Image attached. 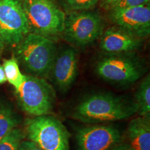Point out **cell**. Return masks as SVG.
<instances>
[{
	"label": "cell",
	"instance_id": "obj_1",
	"mask_svg": "<svg viewBox=\"0 0 150 150\" xmlns=\"http://www.w3.org/2000/svg\"><path fill=\"white\" fill-rule=\"evenodd\" d=\"M136 112L134 103L111 93H97L79 103L71 116L84 123H101L128 119Z\"/></svg>",
	"mask_w": 150,
	"mask_h": 150
},
{
	"label": "cell",
	"instance_id": "obj_2",
	"mask_svg": "<svg viewBox=\"0 0 150 150\" xmlns=\"http://www.w3.org/2000/svg\"><path fill=\"white\" fill-rule=\"evenodd\" d=\"M57 52L54 40L29 33L14 46L13 56L27 74L46 79Z\"/></svg>",
	"mask_w": 150,
	"mask_h": 150
},
{
	"label": "cell",
	"instance_id": "obj_3",
	"mask_svg": "<svg viewBox=\"0 0 150 150\" xmlns=\"http://www.w3.org/2000/svg\"><path fill=\"white\" fill-rule=\"evenodd\" d=\"M21 6L29 33L55 40L61 36L65 13L55 0H17Z\"/></svg>",
	"mask_w": 150,
	"mask_h": 150
},
{
	"label": "cell",
	"instance_id": "obj_4",
	"mask_svg": "<svg viewBox=\"0 0 150 150\" xmlns=\"http://www.w3.org/2000/svg\"><path fill=\"white\" fill-rule=\"evenodd\" d=\"M95 69L103 80L120 86L138 81L146 72L143 61L135 52L104 54L97 60Z\"/></svg>",
	"mask_w": 150,
	"mask_h": 150
},
{
	"label": "cell",
	"instance_id": "obj_5",
	"mask_svg": "<svg viewBox=\"0 0 150 150\" xmlns=\"http://www.w3.org/2000/svg\"><path fill=\"white\" fill-rule=\"evenodd\" d=\"M102 16L93 10L65 14L61 38L71 45L83 48L99 39L104 31Z\"/></svg>",
	"mask_w": 150,
	"mask_h": 150
},
{
	"label": "cell",
	"instance_id": "obj_6",
	"mask_svg": "<svg viewBox=\"0 0 150 150\" xmlns=\"http://www.w3.org/2000/svg\"><path fill=\"white\" fill-rule=\"evenodd\" d=\"M25 135L43 150H70V134L57 118L50 115L28 119Z\"/></svg>",
	"mask_w": 150,
	"mask_h": 150
},
{
	"label": "cell",
	"instance_id": "obj_7",
	"mask_svg": "<svg viewBox=\"0 0 150 150\" xmlns=\"http://www.w3.org/2000/svg\"><path fill=\"white\" fill-rule=\"evenodd\" d=\"M16 95L23 111L33 117L49 115L56 102L54 88L45 79L26 74V79Z\"/></svg>",
	"mask_w": 150,
	"mask_h": 150
},
{
	"label": "cell",
	"instance_id": "obj_8",
	"mask_svg": "<svg viewBox=\"0 0 150 150\" xmlns=\"http://www.w3.org/2000/svg\"><path fill=\"white\" fill-rule=\"evenodd\" d=\"M29 33L21 6L17 0H0V35L5 45L15 46Z\"/></svg>",
	"mask_w": 150,
	"mask_h": 150
},
{
	"label": "cell",
	"instance_id": "obj_9",
	"mask_svg": "<svg viewBox=\"0 0 150 150\" xmlns=\"http://www.w3.org/2000/svg\"><path fill=\"white\" fill-rule=\"evenodd\" d=\"M79 150H110L121 143L120 131L112 125H91L78 130Z\"/></svg>",
	"mask_w": 150,
	"mask_h": 150
},
{
	"label": "cell",
	"instance_id": "obj_10",
	"mask_svg": "<svg viewBox=\"0 0 150 150\" xmlns=\"http://www.w3.org/2000/svg\"><path fill=\"white\" fill-rule=\"evenodd\" d=\"M108 18L114 25L131 34L145 39L150 34L149 4L134 8L108 11Z\"/></svg>",
	"mask_w": 150,
	"mask_h": 150
},
{
	"label": "cell",
	"instance_id": "obj_11",
	"mask_svg": "<svg viewBox=\"0 0 150 150\" xmlns=\"http://www.w3.org/2000/svg\"><path fill=\"white\" fill-rule=\"evenodd\" d=\"M78 74V54L67 47L58 50L48 79L61 93H66L74 84Z\"/></svg>",
	"mask_w": 150,
	"mask_h": 150
},
{
	"label": "cell",
	"instance_id": "obj_12",
	"mask_svg": "<svg viewBox=\"0 0 150 150\" xmlns=\"http://www.w3.org/2000/svg\"><path fill=\"white\" fill-rule=\"evenodd\" d=\"M99 40V48L104 54L134 53L140 50L144 44L143 38L115 25L104 30Z\"/></svg>",
	"mask_w": 150,
	"mask_h": 150
},
{
	"label": "cell",
	"instance_id": "obj_13",
	"mask_svg": "<svg viewBox=\"0 0 150 150\" xmlns=\"http://www.w3.org/2000/svg\"><path fill=\"white\" fill-rule=\"evenodd\" d=\"M128 145L134 150H150V116H139L129 122L126 131Z\"/></svg>",
	"mask_w": 150,
	"mask_h": 150
},
{
	"label": "cell",
	"instance_id": "obj_14",
	"mask_svg": "<svg viewBox=\"0 0 150 150\" xmlns=\"http://www.w3.org/2000/svg\"><path fill=\"white\" fill-rule=\"evenodd\" d=\"M135 106L140 116H150V76L142 81L135 95Z\"/></svg>",
	"mask_w": 150,
	"mask_h": 150
},
{
	"label": "cell",
	"instance_id": "obj_15",
	"mask_svg": "<svg viewBox=\"0 0 150 150\" xmlns=\"http://www.w3.org/2000/svg\"><path fill=\"white\" fill-rule=\"evenodd\" d=\"M2 66L6 81L16 91H18L26 79V74H23L20 71L18 61L14 56L11 59H4Z\"/></svg>",
	"mask_w": 150,
	"mask_h": 150
},
{
	"label": "cell",
	"instance_id": "obj_16",
	"mask_svg": "<svg viewBox=\"0 0 150 150\" xmlns=\"http://www.w3.org/2000/svg\"><path fill=\"white\" fill-rule=\"evenodd\" d=\"M19 120L15 112L6 105L0 104V140L16 128Z\"/></svg>",
	"mask_w": 150,
	"mask_h": 150
},
{
	"label": "cell",
	"instance_id": "obj_17",
	"mask_svg": "<svg viewBox=\"0 0 150 150\" xmlns=\"http://www.w3.org/2000/svg\"><path fill=\"white\" fill-rule=\"evenodd\" d=\"M99 0H57L58 4L65 13L93 10Z\"/></svg>",
	"mask_w": 150,
	"mask_h": 150
},
{
	"label": "cell",
	"instance_id": "obj_18",
	"mask_svg": "<svg viewBox=\"0 0 150 150\" xmlns=\"http://www.w3.org/2000/svg\"><path fill=\"white\" fill-rule=\"evenodd\" d=\"M22 129L15 128L0 140V150H19L24 138Z\"/></svg>",
	"mask_w": 150,
	"mask_h": 150
},
{
	"label": "cell",
	"instance_id": "obj_19",
	"mask_svg": "<svg viewBox=\"0 0 150 150\" xmlns=\"http://www.w3.org/2000/svg\"><path fill=\"white\" fill-rule=\"evenodd\" d=\"M149 1L150 0H119L115 5L112 6L110 10L108 11L141 6L149 4Z\"/></svg>",
	"mask_w": 150,
	"mask_h": 150
},
{
	"label": "cell",
	"instance_id": "obj_20",
	"mask_svg": "<svg viewBox=\"0 0 150 150\" xmlns=\"http://www.w3.org/2000/svg\"><path fill=\"white\" fill-rule=\"evenodd\" d=\"M19 150H43L38 146L29 140H23Z\"/></svg>",
	"mask_w": 150,
	"mask_h": 150
},
{
	"label": "cell",
	"instance_id": "obj_21",
	"mask_svg": "<svg viewBox=\"0 0 150 150\" xmlns=\"http://www.w3.org/2000/svg\"><path fill=\"white\" fill-rule=\"evenodd\" d=\"M119 0H99V6L106 11H110L112 6L115 5Z\"/></svg>",
	"mask_w": 150,
	"mask_h": 150
},
{
	"label": "cell",
	"instance_id": "obj_22",
	"mask_svg": "<svg viewBox=\"0 0 150 150\" xmlns=\"http://www.w3.org/2000/svg\"><path fill=\"white\" fill-rule=\"evenodd\" d=\"M110 150H134L130 145L128 144H122L120 143L119 145H116L115 147H113Z\"/></svg>",
	"mask_w": 150,
	"mask_h": 150
},
{
	"label": "cell",
	"instance_id": "obj_23",
	"mask_svg": "<svg viewBox=\"0 0 150 150\" xmlns=\"http://www.w3.org/2000/svg\"><path fill=\"white\" fill-rule=\"evenodd\" d=\"M6 78L4 70L2 65L0 64V84H3L6 82Z\"/></svg>",
	"mask_w": 150,
	"mask_h": 150
},
{
	"label": "cell",
	"instance_id": "obj_24",
	"mask_svg": "<svg viewBox=\"0 0 150 150\" xmlns=\"http://www.w3.org/2000/svg\"><path fill=\"white\" fill-rule=\"evenodd\" d=\"M4 40L2 39V38H1V35H0V56H1V54H2V52H3V50L4 48Z\"/></svg>",
	"mask_w": 150,
	"mask_h": 150
}]
</instances>
